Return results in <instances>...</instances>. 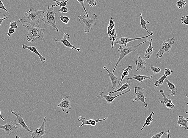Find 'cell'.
<instances>
[{"instance_id": "cell-1", "label": "cell", "mask_w": 188, "mask_h": 138, "mask_svg": "<svg viewBox=\"0 0 188 138\" xmlns=\"http://www.w3.org/2000/svg\"><path fill=\"white\" fill-rule=\"evenodd\" d=\"M45 11L35 10L31 7L28 12H25L23 18L18 20L17 22L28 23L31 26H39L40 17Z\"/></svg>"}, {"instance_id": "cell-2", "label": "cell", "mask_w": 188, "mask_h": 138, "mask_svg": "<svg viewBox=\"0 0 188 138\" xmlns=\"http://www.w3.org/2000/svg\"><path fill=\"white\" fill-rule=\"evenodd\" d=\"M23 26L27 29L28 34L27 36V40L29 42H36L38 41H42L45 42L44 37V33L45 31L48 29L50 26L45 28H40L39 26L33 27L31 25L23 24Z\"/></svg>"}, {"instance_id": "cell-3", "label": "cell", "mask_w": 188, "mask_h": 138, "mask_svg": "<svg viewBox=\"0 0 188 138\" xmlns=\"http://www.w3.org/2000/svg\"><path fill=\"white\" fill-rule=\"evenodd\" d=\"M149 41H150V40H148L147 39V40L144 41V42H141V43L139 44L136 45L128 47L127 46L120 45V47H119V48H119V50H117V51L119 52L120 53V56H119V58H118V60H117L115 66L114 68L112 73H114L117 65L125 56H127L129 54L131 53V52H135L136 51L137 48H139L140 45H141L144 43H146V42H148Z\"/></svg>"}, {"instance_id": "cell-4", "label": "cell", "mask_w": 188, "mask_h": 138, "mask_svg": "<svg viewBox=\"0 0 188 138\" xmlns=\"http://www.w3.org/2000/svg\"><path fill=\"white\" fill-rule=\"evenodd\" d=\"M54 7V4H53L51 7H50L49 5H48V9L46 13H45V15L43 17L42 21L43 22L44 25H48L49 26H52L54 28L53 30L59 32V30L57 28L55 20V15H56V13L54 12L53 9Z\"/></svg>"}, {"instance_id": "cell-5", "label": "cell", "mask_w": 188, "mask_h": 138, "mask_svg": "<svg viewBox=\"0 0 188 138\" xmlns=\"http://www.w3.org/2000/svg\"><path fill=\"white\" fill-rule=\"evenodd\" d=\"M92 17L90 18H84L86 15H84L83 17L81 16H79V21L80 23L82 24V22L84 23L86 26L85 29L84 30V33H87L90 32L92 28L95 26L97 24V16L96 14H92Z\"/></svg>"}, {"instance_id": "cell-6", "label": "cell", "mask_w": 188, "mask_h": 138, "mask_svg": "<svg viewBox=\"0 0 188 138\" xmlns=\"http://www.w3.org/2000/svg\"><path fill=\"white\" fill-rule=\"evenodd\" d=\"M175 37L170 38L164 41L159 50L156 54V58L162 57L164 54L166 53H170L171 52L172 46L175 43Z\"/></svg>"}, {"instance_id": "cell-7", "label": "cell", "mask_w": 188, "mask_h": 138, "mask_svg": "<svg viewBox=\"0 0 188 138\" xmlns=\"http://www.w3.org/2000/svg\"><path fill=\"white\" fill-rule=\"evenodd\" d=\"M154 33L153 31H152L151 33L148 35L146 36L142 37L139 38H128L124 37L121 36V37L119 38L117 37V40L114 42V46H115L117 44H119L120 45H125L127 46L126 44L129 42H131V41H135V40H139V39H142L145 38H148L151 36L153 35Z\"/></svg>"}, {"instance_id": "cell-8", "label": "cell", "mask_w": 188, "mask_h": 138, "mask_svg": "<svg viewBox=\"0 0 188 138\" xmlns=\"http://www.w3.org/2000/svg\"><path fill=\"white\" fill-rule=\"evenodd\" d=\"M134 90V93L136 94L137 97L134 99L133 100V102L138 101V102H142L144 105L145 107H148V105L145 101V100L147 99V98L145 96V88H142L140 86H138V87H135Z\"/></svg>"}, {"instance_id": "cell-9", "label": "cell", "mask_w": 188, "mask_h": 138, "mask_svg": "<svg viewBox=\"0 0 188 138\" xmlns=\"http://www.w3.org/2000/svg\"><path fill=\"white\" fill-rule=\"evenodd\" d=\"M108 119L107 117H105L104 119H89V120H87L84 117H79L78 121H79L81 122L82 124L80 125L79 127L84 126V125H90L92 126H95L97 125V123L99 122L104 121Z\"/></svg>"}, {"instance_id": "cell-10", "label": "cell", "mask_w": 188, "mask_h": 138, "mask_svg": "<svg viewBox=\"0 0 188 138\" xmlns=\"http://www.w3.org/2000/svg\"><path fill=\"white\" fill-rule=\"evenodd\" d=\"M69 97V96H66L62 100L61 103L57 105L58 107L61 108L62 111L67 114H68L71 110L70 102L72 100H68Z\"/></svg>"}, {"instance_id": "cell-11", "label": "cell", "mask_w": 188, "mask_h": 138, "mask_svg": "<svg viewBox=\"0 0 188 138\" xmlns=\"http://www.w3.org/2000/svg\"><path fill=\"white\" fill-rule=\"evenodd\" d=\"M131 92L130 89H128L127 90H126L125 92L121 93L119 95H116V96H113V95H108L104 92H100L99 94L98 95H97V97L98 98H101L102 99H103V98L105 99L106 101L108 104H110L112 103V102L116 98L118 97L121 96L122 95H124L126 94V93L129 92Z\"/></svg>"}, {"instance_id": "cell-12", "label": "cell", "mask_w": 188, "mask_h": 138, "mask_svg": "<svg viewBox=\"0 0 188 138\" xmlns=\"http://www.w3.org/2000/svg\"><path fill=\"white\" fill-rule=\"evenodd\" d=\"M11 112L12 113L15 115L16 116V117H17V118L15 119L14 121L16 124L20 125L22 128H23V129L26 130L29 133H35V131L30 130L29 129L27 125L25 123V121H24L23 118V117H22V115L18 114L17 113L14 112V111H12V110H11Z\"/></svg>"}, {"instance_id": "cell-13", "label": "cell", "mask_w": 188, "mask_h": 138, "mask_svg": "<svg viewBox=\"0 0 188 138\" xmlns=\"http://www.w3.org/2000/svg\"><path fill=\"white\" fill-rule=\"evenodd\" d=\"M46 120V117H44L43 121L42 124L41 126H39L37 129L36 131L34 133H32L31 137L32 138H42L45 135V125Z\"/></svg>"}, {"instance_id": "cell-14", "label": "cell", "mask_w": 188, "mask_h": 138, "mask_svg": "<svg viewBox=\"0 0 188 138\" xmlns=\"http://www.w3.org/2000/svg\"><path fill=\"white\" fill-rule=\"evenodd\" d=\"M18 124H16L14 121L9 122L7 123L2 126H0V129H3L6 134L10 135V133H12L13 131L18 129Z\"/></svg>"}, {"instance_id": "cell-15", "label": "cell", "mask_w": 188, "mask_h": 138, "mask_svg": "<svg viewBox=\"0 0 188 138\" xmlns=\"http://www.w3.org/2000/svg\"><path fill=\"white\" fill-rule=\"evenodd\" d=\"M63 38L62 40H60V39H57V38H55L54 39V41L55 42H61V43L63 44L67 48H70V49H72V50H75L78 52H79L81 50V49L80 48H78L75 47V46L73 45L70 43L68 40H67V38H70V35L69 34H67V33H65L63 35Z\"/></svg>"}, {"instance_id": "cell-16", "label": "cell", "mask_w": 188, "mask_h": 138, "mask_svg": "<svg viewBox=\"0 0 188 138\" xmlns=\"http://www.w3.org/2000/svg\"><path fill=\"white\" fill-rule=\"evenodd\" d=\"M104 70H106L109 73V76L110 80H111V84L112 85V88L116 90L117 89V86L119 84L120 79L119 77L114 75L113 73L110 72L108 69L106 67H104L103 68Z\"/></svg>"}, {"instance_id": "cell-17", "label": "cell", "mask_w": 188, "mask_h": 138, "mask_svg": "<svg viewBox=\"0 0 188 138\" xmlns=\"http://www.w3.org/2000/svg\"><path fill=\"white\" fill-rule=\"evenodd\" d=\"M22 46H23V49L24 50L27 49V50H30V51L32 52L37 55L39 56V58H40V61L43 63L45 64L46 62V58L40 54V53L38 52L37 49L34 46H27L26 44H23Z\"/></svg>"}, {"instance_id": "cell-18", "label": "cell", "mask_w": 188, "mask_h": 138, "mask_svg": "<svg viewBox=\"0 0 188 138\" xmlns=\"http://www.w3.org/2000/svg\"><path fill=\"white\" fill-rule=\"evenodd\" d=\"M160 93L164 98V100L161 101V103H162V104H165L166 107L168 109H173L175 108L176 105L173 103L172 101L171 100L169 99L166 96L164 92V90H160Z\"/></svg>"}, {"instance_id": "cell-19", "label": "cell", "mask_w": 188, "mask_h": 138, "mask_svg": "<svg viewBox=\"0 0 188 138\" xmlns=\"http://www.w3.org/2000/svg\"><path fill=\"white\" fill-rule=\"evenodd\" d=\"M107 33L111 41H112V45H111V48H114V44L115 41L117 40L118 36H117V33H116V30L115 28H111L109 26H107Z\"/></svg>"}, {"instance_id": "cell-20", "label": "cell", "mask_w": 188, "mask_h": 138, "mask_svg": "<svg viewBox=\"0 0 188 138\" xmlns=\"http://www.w3.org/2000/svg\"><path fill=\"white\" fill-rule=\"evenodd\" d=\"M135 65H136V71H140L143 70L145 69L147 63L145 61L142 59L139 55L136 60Z\"/></svg>"}, {"instance_id": "cell-21", "label": "cell", "mask_w": 188, "mask_h": 138, "mask_svg": "<svg viewBox=\"0 0 188 138\" xmlns=\"http://www.w3.org/2000/svg\"><path fill=\"white\" fill-rule=\"evenodd\" d=\"M153 78L152 76H144L141 75H133V76L131 78H128L126 79V80L128 81L129 80H135L141 83L145 79H151Z\"/></svg>"}, {"instance_id": "cell-22", "label": "cell", "mask_w": 188, "mask_h": 138, "mask_svg": "<svg viewBox=\"0 0 188 138\" xmlns=\"http://www.w3.org/2000/svg\"><path fill=\"white\" fill-rule=\"evenodd\" d=\"M178 119L177 121V123L179 125L180 127H184V130H188V118L184 119L183 116L181 115L178 116Z\"/></svg>"}, {"instance_id": "cell-23", "label": "cell", "mask_w": 188, "mask_h": 138, "mask_svg": "<svg viewBox=\"0 0 188 138\" xmlns=\"http://www.w3.org/2000/svg\"><path fill=\"white\" fill-rule=\"evenodd\" d=\"M153 39H151L150 40V44L148 48L146 50L145 54L144 56L145 58L146 59H149L150 58L151 56L153 55V53L154 49L153 47L152 46V43L153 42Z\"/></svg>"}, {"instance_id": "cell-24", "label": "cell", "mask_w": 188, "mask_h": 138, "mask_svg": "<svg viewBox=\"0 0 188 138\" xmlns=\"http://www.w3.org/2000/svg\"><path fill=\"white\" fill-rule=\"evenodd\" d=\"M166 82L167 84L168 87H169V90L170 91L172 92L171 94L170 95H168V96H175V94L177 92V89L176 87V86L174 85V84L172 83L169 80L167 79H165Z\"/></svg>"}, {"instance_id": "cell-25", "label": "cell", "mask_w": 188, "mask_h": 138, "mask_svg": "<svg viewBox=\"0 0 188 138\" xmlns=\"http://www.w3.org/2000/svg\"><path fill=\"white\" fill-rule=\"evenodd\" d=\"M132 68H133V66H132V65H129L126 69H124L123 71L122 74L121 75V79H120V82H119V84L118 85V86H117V88H119V87H120V84H122L123 80V79L125 78V77L129 75V71L132 70Z\"/></svg>"}, {"instance_id": "cell-26", "label": "cell", "mask_w": 188, "mask_h": 138, "mask_svg": "<svg viewBox=\"0 0 188 138\" xmlns=\"http://www.w3.org/2000/svg\"><path fill=\"white\" fill-rule=\"evenodd\" d=\"M130 85V84H128V81H127V82L126 83L124 84H123L122 85V86L120 88L118 89H116L115 91L109 92L108 93V95H112V94H114V93L123 92V91L125 90V89H129Z\"/></svg>"}, {"instance_id": "cell-27", "label": "cell", "mask_w": 188, "mask_h": 138, "mask_svg": "<svg viewBox=\"0 0 188 138\" xmlns=\"http://www.w3.org/2000/svg\"><path fill=\"white\" fill-rule=\"evenodd\" d=\"M155 115V113L153 111H152L151 113L147 117V119H146L144 123V125L142 128H141V131H142L143 130L145 126H150L151 125V123L153 122V116Z\"/></svg>"}, {"instance_id": "cell-28", "label": "cell", "mask_w": 188, "mask_h": 138, "mask_svg": "<svg viewBox=\"0 0 188 138\" xmlns=\"http://www.w3.org/2000/svg\"><path fill=\"white\" fill-rule=\"evenodd\" d=\"M140 25H141V28L145 30L149 34L150 33L148 32V29H147V26H146V25H147V24L150 23L149 21H148V20H145L143 19L142 16V12H140Z\"/></svg>"}, {"instance_id": "cell-29", "label": "cell", "mask_w": 188, "mask_h": 138, "mask_svg": "<svg viewBox=\"0 0 188 138\" xmlns=\"http://www.w3.org/2000/svg\"><path fill=\"white\" fill-rule=\"evenodd\" d=\"M53 1L57 3L56 5H54V7L59 6L61 7H65L66 6L68 5L67 2L69 1V0L62 1H58L57 0H53Z\"/></svg>"}, {"instance_id": "cell-30", "label": "cell", "mask_w": 188, "mask_h": 138, "mask_svg": "<svg viewBox=\"0 0 188 138\" xmlns=\"http://www.w3.org/2000/svg\"><path fill=\"white\" fill-rule=\"evenodd\" d=\"M166 78L167 77L165 75H164L159 80H157L156 81V82L154 84V85L156 87H159V86H161V85L163 84L164 81L165 79H166Z\"/></svg>"}, {"instance_id": "cell-31", "label": "cell", "mask_w": 188, "mask_h": 138, "mask_svg": "<svg viewBox=\"0 0 188 138\" xmlns=\"http://www.w3.org/2000/svg\"><path fill=\"white\" fill-rule=\"evenodd\" d=\"M186 1L184 0H179L177 3V7L178 9H182L186 5Z\"/></svg>"}, {"instance_id": "cell-32", "label": "cell", "mask_w": 188, "mask_h": 138, "mask_svg": "<svg viewBox=\"0 0 188 138\" xmlns=\"http://www.w3.org/2000/svg\"><path fill=\"white\" fill-rule=\"evenodd\" d=\"M150 67L151 70L154 74H157L161 72V70L159 68L156 67L152 65H151Z\"/></svg>"}, {"instance_id": "cell-33", "label": "cell", "mask_w": 188, "mask_h": 138, "mask_svg": "<svg viewBox=\"0 0 188 138\" xmlns=\"http://www.w3.org/2000/svg\"><path fill=\"white\" fill-rule=\"evenodd\" d=\"M60 20L62 23L67 25L68 24V22L70 21V18L67 16H64L61 15L60 17Z\"/></svg>"}, {"instance_id": "cell-34", "label": "cell", "mask_w": 188, "mask_h": 138, "mask_svg": "<svg viewBox=\"0 0 188 138\" xmlns=\"http://www.w3.org/2000/svg\"><path fill=\"white\" fill-rule=\"evenodd\" d=\"M76 1H77L80 4H81V6H82V7L83 8V10H84V12H85L86 15L87 17L88 18V17H89V15H88V12H87L85 6H84V2L85 1H86V0H76Z\"/></svg>"}, {"instance_id": "cell-35", "label": "cell", "mask_w": 188, "mask_h": 138, "mask_svg": "<svg viewBox=\"0 0 188 138\" xmlns=\"http://www.w3.org/2000/svg\"><path fill=\"white\" fill-rule=\"evenodd\" d=\"M86 3L89 4L90 7L96 6L97 4V1L95 0H86Z\"/></svg>"}, {"instance_id": "cell-36", "label": "cell", "mask_w": 188, "mask_h": 138, "mask_svg": "<svg viewBox=\"0 0 188 138\" xmlns=\"http://www.w3.org/2000/svg\"><path fill=\"white\" fill-rule=\"evenodd\" d=\"M181 22L183 25H188V15L187 16H183L181 18Z\"/></svg>"}, {"instance_id": "cell-37", "label": "cell", "mask_w": 188, "mask_h": 138, "mask_svg": "<svg viewBox=\"0 0 188 138\" xmlns=\"http://www.w3.org/2000/svg\"><path fill=\"white\" fill-rule=\"evenodd\" d=\"M165 134V132L161 131L159 132V133H156V134H155V135L153 136V137H151V138H161V137H162Z\"/></svg>"}, {"instance_id": "cell-38", "label": "cell", "mask_w": 188, "mask_h": 138, "mask_svg": "<svg viewBox=\"0 0 188 138\" xmlns=\"http://www.w3.org/2000/svg\"><path fill=\"white\" fill-rule=\"evenodd\" d=\"M1 9H3V10H4L5 12H6L7 13L9 14V16L10 17V13H9V12H8L6 8L4 6V4H3V1H1V0H0V10ZM0 13H1V12H0Z\"/></svg>"}, {"instance_id": "cell-39", "label": "cell", "mask_w": 188, "mask_h": 138, "mask_svg": "<svg viewBox=\"0 0 188 138\" xmlns=\"http://www.w3.org/2000/svg\"><path fill=\"white\" fill-rule=\"evenodd\" d=\"M17 21H15L13 22H10V27L12 28L17 29L18 28V26L17 25Z\"/></svg>"}, {"instance_id": "cell-40", "label": "cell", "mask_w": 188, "mask_h": 138, "mask_svg": "<svg viewBox=\"0 0 188 138\" xmlns=\"http://www.w3.org/2000/svg\"><path fill=\"white\" fill-rule=\"evenodd\" d=\"M69 9L65 7H62L60 9V10H59V11L62 13H67V12H69Z\"/></svg>"}, {"instance_id": "cell-41", "label": "cell", "mask_w": 188, "mask_h": 138, "mask_svg": "<svg viewBox=\"0 0 188 138\" xmlns=\"http://www.w3.org/2000/svg\"><path fill=\"white\" fill-rule=\"evenodd\" d=\"M173 72H174L173 70H170L169 69L165 68L164 71V74L167 77L168 76L170 75Z\"/></svg>"}, {"instance_id": "cell-42", "label": "cell", "mask_w": 188, "mask_h": 138, "mask_svg": "<svg viewBox=\"0 0 188 138\" xmlns=\"http://www.w3.org/2000/svg\"><path fill=\"white\" fill-rule=\"evenodd\" d=\"M16 32L15 29H13L12 28H9V31H8V33H7V35L9 37H10L11 36V35H12L13 33H14L15 32Z\"/></svg>"}, {"instance_id": "cell-43", "label": "cell", "mask_w": 188, "mask_h": 138, "mask_svg": "<svg viewBox=\"0 0 188 138\" xmlns=\"http://www.w3.org/2000/svg\"><path fill=\"white\" fill-rule=\"evenodd\" d=\"M114 18H112V17H111V19H110L109 23V26L111 28H114L115 23L113 21V20H114Z\"/></svg>"}, {"instance_id": "cell-44", "label": "cell", "mask_w": 188, "mask_h": 138, "mask_svg": "<svg viewBox=\"0 0 188 138\" xmlns=\"http://www.w3.org/2000/svg\"><path fill=\"white\" fill-rule=\"evenodd\" d=\"M9 18V17L6 16V14L5 13L4 14V16H3V18H0V27L1 26L2 23L3 22V21H4V20H5L7 18Z\"/></svg>"}, {"instance_id": "cell-45", "label": "cell", "mask_w": 188, "mask_h": 138, "mask_svg": "<svg viewBox=\"0 0 188 138\" xmlns=\"http://www.w3.org/2000/svg\"><path fill=\"white\" fill-rule=\"evenodd\" d=\"M0 118H1V119H2V121H4V119L3 118V115H1V110H0Z\"/></svg>"}, {"instance_id": "cell-46", "label": "cell", "mask_w": 188, "mask_h": 138, "mask_svg": "<svg viewBox=\"0 0 188 138\" xmlns=\"http://www.w3.org/2000/svg\"><path fill=\"white\" fill-rule=\"evenodd\" d=\"M166 133H167V137L168 138H170V131L168 130L167 131Z\"/></svg>"}, {"instance_id": "cell-47", "label": "cell", "mask_w": 188, "mask_h": 138, "mask_svg": "<svg viewBox=\"0 0 188 138\" xmlns=\"http://www.w3.org/2000/svg\"><path fill=\"white\" fill-rule=\"evenodd\" d=\"M16 138H21L19 136H18V135H17L16 136Z\"/></svg>"}, {"instance_id": "cell-48", "label": "cell", "mask_w": 188, "mask_h": 138, "mask_svg": "<svg viewBox=\"0 0 188 138\" xmlns=\"http://www.w3.org/2000/svg\"><path fill=\"white\" fill-rule=\"evenodd\" d=\"M187 105L188 106V103H187ZM185 113L186 114H188V110L186 112H185Z\"/></svg>"}, {"instance_id": "cell-49", "label": "cell", "mask_w": 188, "mask_h": 138, "mask_svg": "<svg viewBox=\"0 0 188 138\" xmlns=\"http://www.w3.org/2000/svg\"><path fill=\"white\" fill-rule=\"evenodd\" d=\"M186 95L187 97L188 98V94H186Z\"/></svg>"}]
</instances>
